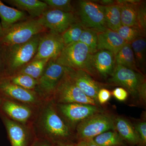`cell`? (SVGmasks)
Segmentation results:
<instances>
[{
	"label": "cell",
	"instance_id": "obj_33",
	"mask_svg": "<svg viewBox=\"0 0 146 146\" xmlns=\"http://www.w3.org/2000/svg\"><path fill=\"white\" fill-rule=\"evenodd\" d=\"M137 27L146 33V7L145 2L141 1L136 6Z\"/></svg>",
	"mask_w": 146,
	"mask_h": 146
},
{
	"label": "cell",
	"instance_id": "obj_43",
	"mask_svg": "<svg viewBox=\"0 0 146 146\" xmlns=\"http://www.w3.org/2000/svg\"><path fill=\"white\" fill-rule=\"evenodd\" d=\"M4 30L2 28L1 24L0 23V37L2 36Z\"/></svg>",
	"mask_w": 146,
	"mask_h": 146
},
{
	"label": "cell",
	"instance_id": "obj_8",
	"mask_svg": "<svg viewBox=\"0 0 146 146\" xmlns=\"http://www.w3.org/2000/svg\"><path fill=\"white\" fill-rule=\"evenodd\" d=\"M55 104L60 117L74 132L77 126L82 121L95 114L105 111L100 106L93 105L80 103Z\"/></svg>",
	"mask_w": 146,
	"mask_h": 146
},
{
	"label": "cell",
	"instance_id": "obj_10",
	"mask_svg": "<svg viewBox=\"0 0 146 146\" xmlns=\"http://www.w3.org/2000/svg\"><path fill=\"white\" fill-rule=\"evenodd\" d=\"M78 21L83 28L93 30L97 33L107 29L105 20L104 6L94 1H80Z\"/></svg>",
	"mask_w": 146,
	"mask_h": 146
},
{
	"label": "cell",
	"instance_id": "obj_36",
	"mask_svg": "<svg viewBox=\"0 0 146 146\" xmlns=\"http://www.w3.org/2000/svg\"><path fill=\"white\" fill-rule=\"evenodd\" d=\"M111 94L115 99L121 102L126 100L128 96L127 91L122 87L115 88Z\"/></svg>",
	"mask_w": 146,
	"mask_h": 146
},
{
	"label": "cell",
	"instance_id": "obj_28",
	"mask_svg": "<svg viewBox=\"0 0 146 146\" xmlns=\"http://www.w3.org/2000/svg\"><path fill=\"white\" fill-rule=\"evenodd\" d=\"M3 78H5L13 84L31 91H35L37 84L36 80L24 74H16Z\"/></svg>",
	"mask_w": 146,
	"mask_h": 146
},
{
	"label": "cell",
	"instance_id": "obj_7",
	"mask_svg": "<svg viewBox=\"0 0 146 146\" xmlns=\"http://www.w3.org/2000/svg\"><path fill=\"white\" fill-rule=\"evenodd\" d=\"M51 100L56 104L80 103L100 106L94 100L86 96L76 85L66 72L57 85Z\"/></svg>",
	"mask_w": 146,
	"mask_h": 146
},
{
	"label": "cell",
	"instance_id": "obj_21",
	"mask_svg": "<svg viewBox=\"0 0 146 146\" xmlns=\"http://www.w3.org/2000/svg\"><path fill=\"white\" fill-rule=\"evenodd\" d=\"M141 1L137 0L116 1L117 4L119 5L121 8L122 25L137 27L136 6Z\"/></svg>",
	"mask_w": 146,
	"mask_h": 146
},
{
	"label": "cell",
	"instance_id": "obj_40",
	"mask_svg": "<svg viewBox=\"0 0 146 146\" xmlns=\"http://www.w3.org/2000/svg\"><path fill=\"white\" fill-rule=\"evenodd\" d=\"M86 146H100L94 141V139L86 141Z\"/></svg>",
	"mask_w": 146,
	"mask_h": 146
},
{
	"label": "cell",
	"instance_id": "obj_19",
	"mask_svg": "<svg viewBox=\"0 0 146 146\" xmlns=\"http://www.w3.org/2000/svg\"><path fill=\"white\" fill-rule=\"evenodd\" d=\"M115 130L130 146L138 145L139 137L135 128L130 121L121 116L114 117Z\"/></svg>",
	"mask_w": 146,
	"mask_h": 146
},
{
	"label": "cell",
	"instance_id": "obj_5",
	"mask_svg": "<svg viewBox=\"0 0 146 146\" xmlns=\"http://www.w3.org/2000/svg\"><path fill=\"white\" fill-rule=\"evenodd\" d=\"M46 30L37 18L21 21L4 30L2 36L0 37V46H9L26 43L34 36L44 33Z\"/></svg>",
	"mask_w": 146,
	"mask_h": 146
},
{
	"label": "cell",
	"instance_id": "obj_6",
	"mask_svg": "<svg viewBox=\"0 0 146 146\" xmlns=\"http://www.w3.org/2000/svg\"><path fill=\"white\" fill-rule=\"evenodd\" d=\"M114 117L104 111L82 121L76 128V140L87 141L108 131L115 130Z\"/></svg>",
	"mask_w": 146,
	"mask_h": 146
},
{
	"label": "cell",
	"instance_id": "obj_30",
	"mask_svg": "<svg viewBox=\"0 0 146 146\" xmlns=\"http://www.w3.org/2000/svg\"><path fill=\"white\" fill-rule=\"evenodd\" d=\"M117 32L124 40L128 43L138 37H145V33L136 27L122 25Z\"/></svg>",
	"mask_w": 146,
	"mask_h": 146
},
{
	"label": "cell",
	"instance_id": "obj_12",
	"mask_svg": "<svg viewBox=\"0 0 146 146\" xmlns=\"http://www.w3.org/2000/svg\"><path fill=\"white\" fill-rule=\"evenodd\" d=\"M42 26L50 31L61 34L71 25L78 22L74 12H67L48 9L37 18Z\"/></svg>",
	"mask_w": 146,
	"mask_h": 146
},
{
	"label": "cell",
	"instance_id": "obj_24",
	"mask_svg": "<svg viewBox=\"0 0 146 146\" xmlns=\"http://www.w3.org/2000/svg\"><path fill=\"white\" fill-rule=\"evenodd\" d=\"M105 20L106 28L117 31L121 26V8L118 5L104 6Z\"/></svg>",
	"mask_w": 146,
	"mask_h": 146
},
{
	"label": "cell",
	"instance_id": "obj_39",
	"mask_svg": "<svg viewBox=\"0 0 146 146\" xmlns=\"http://www.w3.org/2000/svg\"><path fill=\"white\" fill-rule=\"evenodd\" d=\"M98 2L100 3V5L104 6L113 5L116 4V1L112 0H102L99 1Z\"/></svg>",
	"mask_w": 146,
	"mask_h": 146
},
{
	"label": "cell",
	"instance_id": "obj_16",
	"mask_svg": "<svg viewBox=\"0 0 146 146\" xmlns=\"http://www.w3.org/2000/svg\"><path fill=\"white\" fill-rule=\"evenodd\" d=\"M66 70L76 85L82 91L86 96L99 104L97 96L99 91L102 88L101 85L85 71L74 70L67 67Z\"/></svg>",
	"mask_w": 146,
	"mask_h": 146
},
{
	"label": "cell",
	"instance_id": "obj_13",
	"mask_svg": "<svg viewBox=\"0 0 146 146\" xmlns=\"http://www.w3.org/2000/svg\"><path fill=\"white\" fill-rule=\"evenodd\" d=\"M0 112L10 119L25 125H31L37 108L1 98Z\"/></svg>",
	"mask_w": 146,
	"mask_h": 146
},
{
	"label": "cell",
	"instance_id": "obj_27",
	"mask_svg": "<svg viewBox=\"0 0 146 146\" xmlns=\"http://www.w3.org/2000/svg\"><path fill=\"white\" fill-rule=\"evenodd\" d=\"M130 44L134 54L137 68L144 69L146 61V41L145 37H140L133 40Z\"/></svg>",
	"mask_w": 146,
	"mask_h": 146
},
{
	"label": "cell",
	"instance_id": "obj_4",
	"mask_svg": "<svg viewBox=\"0 0 146 146\" xmlns=\"http://www.w3.org/2000/svg\"><path fill=\"white\" fill-rule=\"evenodd\" d=\"M93 54L86 45L78 42L65 46L54 59L64 67L85 71L92 77L96 78L91 64Z\"/></svg>",
	"mask_w": 146,
	"mask_h": 146
},
{
	"label": "cell",
	"instance_id": "obj_25",
	"mask_svg": "<svg viewBox=\"0 0 146 146\" xmlns=\"http://www.w3.org/2000/svg\"><path fill=\"white\" fill-rule=\"evenodd\" d=\"M50 60V59H43L31 60L13 74H24L30 76L37 80L42 75Z\"/></svg>",
	"mask_w": 146,
	"mask_h": 146
},
{
	"label": "cell",
	"instance_id": "obj_29",
	"mask_svg": "<svg viewBox=\"0 0 146 146\" xmlns=\"http://www.w3.org/2000/svg\"><path fill=\"white\" fill-rule=\"evenodd\" d=\"M83 28L79 22L72 24L61 34L65 46L79 42Z\"/></svg>",
	"mask_w": 146,
	"mask_h": 146
},
{
	"label": "cell",
	"instance_id": "obj_38",
	"mask_svg": "<svg viewBox=\"0 0 146 146\" xmlns=\"http://www.w3.org/2000/svg\"><path fill=\"white\" fill-rule=\"evenodd\" d=\"M4 74V68L3 60L1 47L0 46V78L3 77Z\"/></svg>",
	"mask_w": 146,
	"mask_h": 146
},
{
	"label": "cell",
	"instance_id": "obj_15",
	"mask_svg": "<svg viewBox=\"0 0 146 146\" xmlns=\"http://www.w3.org/2000/svg\"><path fill=\"white\" fill-rule=\"evenodd\" d=\"M65 46L61 34L49 31L42 34L32 60L55 59Z\"/></svg>",
	"mask_w": 146,
	"mask_h": 146
},
{
	"label": "cell",
	"instance_id": "obj_1",
	"mask_svg": "<svg viewBox=\"0 0 146 146\" xmlns=\"http://www.w3.org/2000/svg\"><path fill=\"white\" fill-rule=\"evenodd\" d=\"M31 126L35 136L56 146L74 143L75 133L58 114L55 104L51 100H44L37 108Z\"/></svg>",
	"mask_w": 146,
	"mask_h": 146
},
{
	"label": "cell",
	"instance_id": "obj_11",
	"mask_svg": "<svg viewBox=\"0 0 146 146\" xmlns=\"http://www.w3.org/2000/svg\"><path fill=\"white\" fill-rule=\"evenodd\" d=\"M0 98L35 108L44 101L35 91L13 84L5 78H0Z\"/></svg>",
	"mask_w": 146,
	"mask_h": 146
},
{
	"label": "cell",
	"instance_id": "obj_37",
	"mask_svg": "<svg viewBox=\"0 0 146 146\" xmlns=\"http://www.w3.org/2000/svg\"><path fill=\"white\" fill-rule=\"evenodd\" d=\"M31 146H55L50 141L42 138H37L35 139Z\"/></svg>",
	"mask_w": 146,
	"mask_h": 146
},
{
	"label": "cell",
	"instance_id": "obj_17",
	"mask_svg": "<svg viewBox=\"0 0 146 146\" xmlns=\"http://www.w3.org/2000/svg\"><path fill=\"white\" fill-rule=\"evenodd\" d=\"M91 64L96 77L106 79L111 76L115 69V55L105 50H100L93 54Z\"/></svg>",
	"mask_w": 146,
	"mask_h": 146
},
{
	"label": "cell",
	"instance_id": "obj_44",
	"mask_svg": "<svg viewBox=\"0 0 146 146\" xmlns=\"http://www.w3.org/2000/svg\"><path fill=\"white\" fill-rule=\"evenodd\" d=\"M1 98H0V102H1Z\"/></svg>",
	"mask_w": 146,
	"mask_h": 146
},
{
	"label": "cell",
	"instance_id": "obj_2",
	"mask_svg": "<svg viewBox=\"0 0 146 146\" xmlns=\"http://www.w3.org/2000/svg\"><path fill=\"white\" fill-rule=\"evenodd\" d=\"M43 33L37 35L24 44L9 46H1L4 68L3 77L12 75L32 60Z\"/></svg>",
	"mask_w": 146,
	"mask_h": 146
},
{
	"label": "cell",
	"instance_id": "obj_32",
	"mask_svg": "<svg viewBox=\"0 0 146 146\" xmlns=\"http://www.w3.org/2000/svg\"><path fill=\"white\" fill-rule=\"evenodd\" d=\"M49 7L65 12H73L74 8L70 0H44Z\"/></svg>",
	"mask_w": 146,
	"mask_h": 146
},
{
	"label": "cell",
	"instance_id": "obj_3",
	"mask_svg": "<svg viewBox=\"0 0 146 146\" xmlns=\"http://www.w3.org/2000/svg\"><path fill=\"white\" fill-rule=\"evenodd\" d=\"M108 82L111 85L122 86L134 100L146 104V78L143 73L116 65Z\"/></svg>",
	"mask_w": 146,
	"mask_h": 146
},
{
	"label": "cell",
	"instance_id": "obj_23",
	"mask_svg": "<svg viewBox=\"0 0 146 146\" xmlns=\"http://www.w3.org/2000/svg\"><path fill=\"white\" fill-rule=\"evenodd\" d=\"M116 65H120L141 73L137 68L133 50L129 43L126 44L115 55Z\"/></svg>",
	"mask_w": 146,
	"mask_h": 146
},
{
	"label": "cell",
	"instance_id": "obj_18",
	"mask_svg": "<svg viewBox=\"0 0 146 146\" xmlns=\"http://www.w3.org/2000/svg\"><path fill=\"white\" fill-rule=\"evenodd\" d=\"M98 51L105 50L116 54L127 42L117 31L106 29L98 33Z\"/></svg>",
	"mask_w": 146,
	"mask_h": 146
},
{
	"label": "cell",
	"instance_id": "obj_35",
	"mask_svg": "<svg viewBox=\"0 0 146 146\" xmlns=\"http://www.w3.org/2000/svg\"><path fill=\"white\" fill-rule=\"evenodd\" d=\"M111 96L112 94L109 90L105 88H101L99 91L97 96V100L99 104H105L110 99Z\"/></svg>",
	"mask_w": 146,
	"mask_h": 146
},
{
	"label": "cell",
	"instance_id": "obj_9",
	"mask_svg": "<svg viewBox=\"0 0 146 146\" xmlns=\"http://www.w3.org/2000/svg\"><path fill=\"white\" fill-rule=\"evenodd\" d=\"M66 67L54 59L48 62L42 75L37 80L35 91L44 100H50L65 73Z\"/></svg>",
	"mask_w": 146,
	"mask_h": 146
},
{
	"label": "cell",
	"instance_id": "obj_14",
	"mask_svg": "<svg viewBox=\"0 0 146 146\" xmlns=\"http://www.w3.org/2000/svg\"><path fill=\"white\" fill-rule=\"evenodd\" d=\"M11 146H31L36 138L31 125H25L10 119L0 112Z\"/></svg>",
	"mask_w": 146,
	"mask_h": 146
},
{
	"label": "cell",
	"instance_id": "obj_22",
	"mask_svg": "<svg viewBox=\"0 0 146 146\" xmlns=\"http://www.w3.org/2000/svg\"><path fill=\"white\" fill-rule=\"evenodd\" d=\"M0 17L1 26L5 30L19 21L26 20L27 15L23 11L7 6L0 1Z\"/></svg>",
	"mask_w": 146,
	"mask_h": 146
},
{
	"label": "cell",
	"instance_id": "obj_42",
	"mask_svg": "<svg viewBox=\"0 0 146 146\" xmlns=\"http://www.w3.org/2000/svg\"><path fill=\"white\" fill-rule=\"evenodd\" d=\"M75 143H66L60 144L56 146H74Z\"/></svg>",
	"mask_w": 146,
	"mask_h": 146
},
{
	"label": "cell",
	"instance_id": "obj_41",
	"mask_svg": "<svg viewBox=\"0 0 146 146\" xmlns=\"http://www.w3.org/2000/svg\"><path fill=\"white\" fill-rule=\"evenodd\" d=\"M74 146H86V141H78L76 143H75Z\"/></svg>",
	"mask_w": 146,
	"mask_h": 146
},
{
	"label": "cell",
	"instance_id": "obj_34",
	"mask_svg": "<svg viewBox=\"0 0 146 146\" xmlns=\"http://www.w3.org/2000/svg\"><path fill=\"white\" fill-rule=\"evenodd\" d=\"M138 137L139 143L138 146H146V121L145 119L138 120L133 123Z\"/></svg>",
	"mask_w": 146,
	"mask_h": 146
},
{
	"label": "cell",
	"instance_id": "obj_20",
	"mask_svg": "<svg viewBox=\"0 0 146 146\" xmlns=\"http://www.w3.org/2000/svg\"><path fill=\"white\" fill-rule=\"evenodd\" d=\"M4 1L16 7L18 10L27 11L33 18H39L49 8L46 3L39 0H7Z\"/></svg>",
	"mask_w": 146,
	"mask_h": 146
},
{
	"label": "cell",
	"instance_id": "obj_26",
	"mask_svg": "<svg viewBox=\"0 0 146 146\" xmlns=\"http://www.w3.org/2000/svg\"><path fill=\"white\" fill-rule=\"evenodd\" d=\"M100 146H126L127 144L116 130H110L94 138Z\"/></svg>",
	"mask_w": 146,
	"mask_h": 146
},
{
	"label": "cell",
	"instance_id": "obj_31",
	"mask_svg": "<svg viewBox=\"0 0 146 146\" xmlns=\"http://www.w3.org/2000/svg\"><path fill=\"white\" fill-rule=\"evenodd\" d=\"M98 33L90 29L83 28L79 42L86 45L93 54L98 51Z\"/></svg>",
	"mask_w": 146,
	"mask_h": 146
}]
</instances>
